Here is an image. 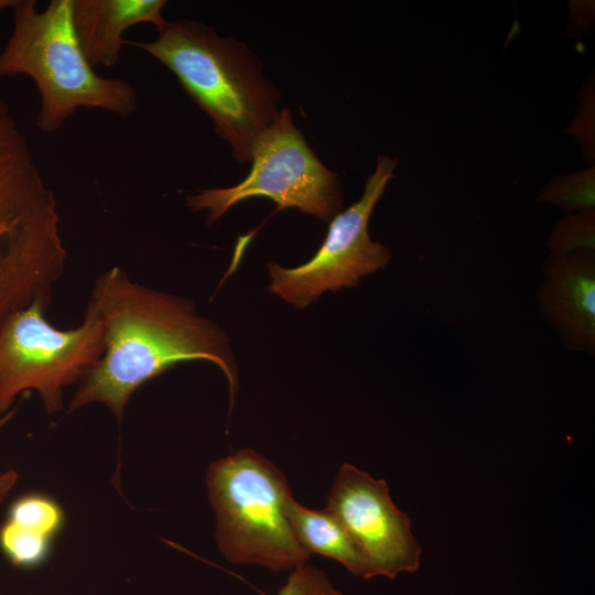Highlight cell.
<instances>
[{"instance_id": "12", "label": "cell", "mask_w": 595, "mask_h": 595, "mask_svg": "<svg viewBox=\"0 0 595 595\" xmlns=\"http://www.w3.org/2000/svg\"><path fill=\"white\" fill-rule=\"evenodd\" d=\"M6 520L33 536L53 541L64 526L65 516L53 498L29 493L10 505Z\"/></svg>"}, {"instance_id": "19", "label": "cell", "mask_w": 595, "mask_h": 595, "mask_svg": "<svg viewBox=\"0 0 595 595\" xmlns=\"http://www.w3.org/2000/svg\"><path fill=\"white\" fill-rule=\"evenodd\" d=\"M17 0H0V10L4 8H12Z\"/></svg>"}, {"instance_id": "2", "label": "cell", "mask_w": 595, "mask_h": 595, "mask_svg": "<svg viewBox=\"0 0 595 595\" xmlns=\"http://www.w3.org/2000/svg\"><path fill=\"white\" fill-rule=\"evenodd\" d=\"M151 42H132L167 67L214 121L239 163L278 118L279 94L246 44L191 20L165 21Z\"/></svg>"}, {"instance_id": "4", "label": "cell", "mask_w": 595, "mask_h": 595, "mask_svg": "<svg viewBox=\"0 0 595 595\" xmlns=\"http://www.w3.org/2000/svg\"><path fill=\"white\" fill-rule=\"evenodd\" d=\"M206 487L216 515L215 540L226 560L275 573L307 563L310 553L285 512L292 496L288 479L269 459L250 448L216 459L207 468Z\"/></svg>"}, {"instance_id": "13", "label": "cell", "mask_w": 595, "mask_h": 595, "mask_svg": "<svg viewBox=\"0 0 595 595\" xmlns=\"http://www.w3.org/2000/svg\"><path fill=\"white\" fill-rule=\"evenodd\" d=\"M537 199L567 213L595 208V166L555 176Z\"/></svg>"}, {"instance_id": "10", "label": "cell", "mask_w": 595, "mask_h": 595, "mask_svg": "<svg viewBox=\"0 0 595 595\" xmlns=\"http://www.w3.org/2000/svg\"><path fill=\"white\" fill-rule=\"evenodd\" d=\"M163 0H73V24L87 61L93 67L112 66L120 55L125 31L139 23L158 29Z\"/></svg>"}, {"instance_id": "9", "label": "cell", "mask_w": 595, "mask_h": 595, "mask_svg": "<svg viewBox=\"0 0 595 595\" xmlns=\"http://www.w3.org/2000/svg\"><path fill=\"white\" fill-rule=\"evenodd\" d=\"M595 251L549 253L538 290L539 306L573 351H595Z\"/></svg>"}, {"instance_id": "11", "label": "cell", "mask_w": 595, "mask_h": 595, "mask_svg": "<svg viewBox=\"0 0 595 595\" xmlns=\"http://www.w3.org/2000/svg\"><path fill=\"white\" fill-rule=\"evenodd\" d=\"M285 512L295 538L310 554L335 560L353 575L368 578L364 554L334 515L326 509L307 508L293 496L286 501Z\"/></svg>"}, {"instance_id": "18", "label": "cell", "mask_w": 595, "mask_h": 595, "mask_svg": "<svg viewBox=\"0 0 595 595\" xmlns=\"http://www.w3.org/2000/svg\"><path fill=\"white\" fill-rule=\"evenodd\" d=\"M571 17L573 18V26L575 29H584L589 25L594 17V2L592 1H573L570 4Z\"/></svg>"}, {"instance_id": "5", "label": "cell", "mask_w": 595, "mask_h": 595, "mask_svg": "<svg viewBox=\"0 0 595 595\" xmlns=\"http://www.w3.org/2000/svg\"><path fill=\"white\" fill-rule=\"evenodd\" d=\"M48 304L34 301L11 314L0 329V416L14 399L35 390L47 413L63 408V388L79 381L104 353V328L87 306L83 323L58 329L46 321Z\"/></svg>"}, {"instance_id": "8", "label": "cell", "mask_w": 595, "mask_h": 595, "mask_svg": "<svg viewBox=\"0 0 595 595\" xmlns=\"http://www.w3.org/2000/svg\"><path fill=\"white\" fill-rule=\"evenodd\" d=\"M325 509L359 547L367 562L368 578H394L419 569L422 548L412 534L409 516L393 504L383 479L343 464L328 491Z\"/></svg>"}, {"instance_id": "14", "label": "cell", "mask_w": 595, "mask_h": 595, "mask_svg": "<svg viewBox=\"0 0 595 595\" xmlns=\"http://www.w3.org/2000/svg\"><path fill=\"white\" fill-rule=\"evenodd\" d=\"M547 247L555 256L595 251V208L563 217L551 231Z\"/></svg>"}, {"instance_id": "7", "label": "cell", "mask_w": 595, "mask_h": 595, "mask_svg": "<svg viewBox=\"0 0 595 595\" xmlns=\"http://www.w3.org/2000/svg\"><path fill=\"white\" fill-rule=\"evenodd\" d=\"M397 159L378 155L360 198L334 216L312 259L296 268L269 264L270 290L295 307L315 302L325 291L357 286L363 277L383 269L390 251L368 234L370 215L393 175Z\"/></svg>"}, {"instance_id": "17", "label": "cell", "mask_w": 595, "mask_h": 595, "mask_svg": "<svg viewBox=\"0 0 595 595\" xmlns=\"http://www.w3.org/2000/svg\"><path fill=\"white\" fill-rule=\"evenodd\" d=\"M15 409L0 416V431L14 415ZM18 473L13 469L0 472V504L7 498L18 482Z\"/></svg>"}, {"instance_id": "16", "label": "cell", "mask_w": 595, "mask_h": 595, "mask_svg": "<svg viewBox=\"0 0 595 595\" xmlns=\"http://www.w3.org/2000/svg\"><path fill=\"white\" fill-rule=\"evenodd\" d=\"M594 104V82L592 76V78L583 85L580 94L577 112L569 129L580 142L583 154L589 165L591 163L594 165L595 156Z\"/></svg>"}, {"instance_id": "6", "label": "cell", "mask_w": 595, "mask_h": 595, "mask_svg": "<svg viewBox=\"0 0 595 595\" xmlns=\"http://www.w3.org/2000/svg\"><path fill=\"white\" fill-rule=\"evenodd\" d=\"M251 169L238 184L204 190L186 198L191 210H206L207 223L218 220L235 204L252 197L272 199L280 209L296 208L322 220H332L343 206V190L336 173L315 155L294 126L290 109L256 140Z\"/></svg>"}, {"instance_id": "15", "label": "cell", "mask_w": 595, "mask_h": 595, "mask_svg": "<svg viewBox=\"0 0 595 595\" xmlns=\"http://www.w3.org/2000/svg\"><path fill=\"white\" fill-rule=\"evenodd\" d=\"M277 595H343L328 576L317 567L304 563L292 571Z\"/></svg>"}, {"instance_id": "1", "label": "cell", "mask_w": 595, "mask_h": 595, "mask_svg": "<svg viewBox=\"0 0 595 595\" xmlns=\"http://www.w3.org/2000/svg\"><path fill=\"white\" fill-rule=\"evenodd\" d=\"M104 328V353L80 378L68 412L93 402L121 420L133 392L180 363L206 360L218 366L229 382L237 376L226 335L198 316L187 300L132 282L119 268L96 281L87 304Z\"/></svg>"}, {"instance_id": "3", "label": "cell", "mask_w": 595, "mask_h": 595, "mask_svg": "<svg viewBox=\"0 0 595 595\" xmlns=\"http://www.w3.org/2000/svg\"><path fill=\"white\" fill-rule=\"evenodd\" d=\"M13 31L0 52V78L31 77L41 96L37 128L52 133L78 108L132 113L137 93L120 78L98 75L79 45L73 0H52L43 11L34 0H17Z\"/></svg>"}]
</instances>
